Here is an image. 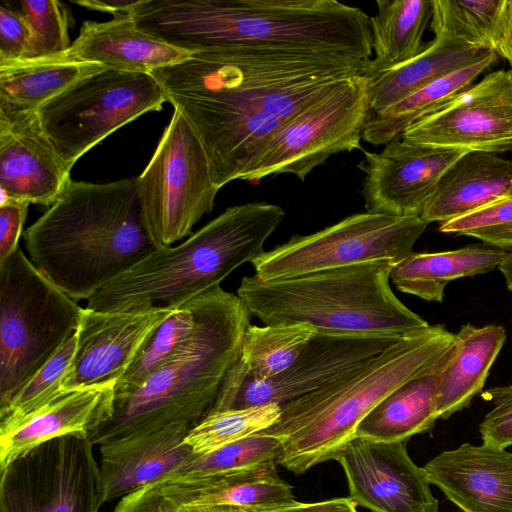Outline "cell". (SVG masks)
Masks as SVG:
<instances>
[{
    "label": "cell",
    "instance_id": "obj_48",
    "mask_svg": "<svg viewBox=\"0 0 512 512\" xmlns=\"http://www.w3.org/2000/svg\"><path fill=\"white\" fill-rule=\"evenodd\" d=\"M481 396L485 401L493 404L494 410L512 409V384L489 388L482 392Z\"/></svg>",
    "mask_w": 512,
    "mask_h": 512
},
{
    "label": "cell",
    "instance_id": "obj_7",
    "mask_svg": "<svg viewBox=\"0 0 512 512\" xmlns=\"http://www.w3.org/2000/svg\"><path fill=\"white\" fill-rule=\"evenodd\" d=\"M389 260H376L264 281L245 276L237 295L265 325L306 324L334 335L404 337L429 324L389 284Z\"/></svg>",
    "mask_w": 512,
    "mask_h": 512
},
{
    "label": "cell",
    "instance_id": "obj_49",
    "mask_svg": "<svg viewBox=\"0 0 512 512\" xmlns=\"http://www.w3.org/2000/svg\"><path fill=\"white\" fill-rule=\"evenodd\" d=\"M499 270L504 276L507 288L512 291V250L508 251L507 256L499 266Z\"/></svg>",
    "mask_w": 512,
    "mask_h": 512
},
{
    "label": "cell",
    "instance_id": "obj_36",
    "mask_svg": "<svg viewBox=\"0 0 512 512\" xmlns=\"http://www.w3.org/2000/svg\"><path fill=\"white\" fill-rule=\"evenodd\" d=\"M277 404L208 413L190 428L184 444L197 456L272 427L280 418Z\"/></svg>",
    "mask_w": 512,
    "mask_h": 512
},
{
    "label": "cell",
    "instance_id": "obj_39",
    "mask_svg": "<svg viewBox=\"0 0 512 512\" xmlns=\"http://www.w3.org/2000/svg\"><path fill=\"white\" fill-rule=\"evenodd\" d=\"M25 18L30 40L21 61L52 59L71 46L66 7L56 0L20 1L17 8Z\"/></svg>",
    "mask_w": 512,
    "mask_h": 512
},
{
    "label": "cell",
    "instance_id": "obj_14",
    "mask_svg": "<svg viewBox=\"0 0 512 512\" xmlns=\"http://www.w3.org/2000/svg\"><path fill=\"white\" fill-rule=\"evenodd\" d=\"M401 338L316 332L288 369L262 380L250 377L236 361L208 413L267 404L282 406L354 373Z\"/></svg>",
    "mask_w": 512,
    "mask_h": 512
},
{
    "label": "cell",
    "instance_id": "obj_29",
    "mask_svg": "<svg viewBox=\"0 0 512 512\" xmlns=\"http://www.w3.org/2000/svg\"><path fill=\"white\" fill-rule=\"evenodd\" d=\"M434 38L494 52L512 69V0H433Z\"/></svg>",
    "mask_w": 512,
    "mask_h": 512
},
{
    "label": "cell",
    "instance_id": "obj_40",
    "mask_svg": "<svg viewBox=\"0 0 512 512\" xmlns=\"http://www.w3.org/2000/svg\"><path fill=\"white\" fill-rule=\"evenodd\" d=\"M30 40L28 24L16 8L0 7V63L21 61Z\"/></svg>",
    "mask_w": 512,
    "mask_h": 512
},
{
    "label": "cell",
    "instance_id": "obj_13",
    "mask_svg": "<svg viewBox=\"0 0 512 512\" xmlns=\"http://www.w3.org/2000/svg\"><path fill=\"white\" fill-rule=\"evenodd\" d=\"M368 114L364 75L347 81L291 119L240 180L256 182L288 173L304 181L330 156L361 148Z\"/></svg>",
    "mask_w": 512,
    "mask_h": 512
},
{
    "label": "cell",
    "instance_id": "obj_42",
    "mask_svg": "<svg viewBox=\"0 0 512 512\" xmlns=\"http://www.w3.org/2000/svg\"><path fill=\"white\" fill-rule=\"evenodd\" d=\"M28 207L29 203L15 200L0 203V264L19 248Z\"/></svg>",
    "mask_w": 512,
    "mask_h": 512
},
{
    "label": "cell",
    "instance_id": "obj_3",
    "mask_svg": "<svg viewBox=\"0 0 512 512\" xmlns=\"http://www.w3.org/2000/svg\"><path fill=\"white\" fill-rule=\"evenodd\" d=\"M24 240L34 266L76 302L159 249L144 223L136 177L72 180Z\"/></svg>",
    "mask_w": 512,
    "mask_h": 512
},
{
    "label": "cell",
    "instance_id": "obj_11",
    "mask_svg": "<svg viewBox=\"0 0 512 512\" xmlns=\"http://www.w3.org/2000/svg\"><path fill=\"white\" fill-rule=\"evenodd\" d=\"M428 223L421 216L363 212L308 235H295L252 264L264 281L376 260L394 265L413 251Z\"/></svg>",
    "mask_w": 512,
    "mask_h": 512
},
{
    "label": "cell",
    "instance_id": "obj_1",
    "mask_svg": "<svg viewBox=\"0 0 512 512\" xmlns=\"http://www.w3.org/2000/svg\"><path fill=\"white\" fill-rule=\"evenodd\" d=\"M370 61L225 49L194 52L150 74L193 128L220 189L241 179L296 115L347 81L366 75Z\"/></svg>",
    "mask_w": 512,
    "mask_h": 512
},
{
    "label": "cell",
    "instance_id": "obj_19",
    "mask_svg": "<svg viewBox=\"0 0 512 512\" xmlns=\"http://www.w3.org/2000/svg\"><path fill=\"white\" fill-rule=\"evenodd\" d=\"M70 171L37 112H0L1 203L15 200L49 208L72 181Z\"/></svg>",
    "mask_w": 512,
    "mask_h": 512
},
{
    "label": "cell",
    "instance_id": "obj_37",
    "mask_svg": "<svg viewBox=\"0 0 512 512\" xmlns=\"http://www.w3.org/2000/svg\"><path fill=\"white\" fill-rule=\"evenodd\" d=\"M77 350L75 333L0 411V433L6 432L61 395L63 379Z\"/></svg>",
    "mask_w": 512,
    "mask_h": 512
},
{
    "label": "cell",
    "instance_id": "obj_17",
    "mask_svg": "<svg viewBox=\"0 0 512 512\" xmlns=\"http://www.w3.org/2000/svg\"><path fill=\"white\" fill-rule=\"evenodd\" d=\"M467 151L396 138L380 152L364 151L361 195L367 212L421 216L445 171Z\"/></svg>",
    "mask_w": 512,
    "mask_h": 512
},
{
    "label": "cell",
    "instance_id": "obj_4",
    "mask_svg": "<svg viewBox=\"0 0 512 512\" xmlns=\"http://www.w3.org/2000/svg\"><path fill=\"white\" fill-rule=\"evenodd\" d=\"M284 218L280 206L267 202L229 207L184 242L157 249L111 280L86 307L102 312L174 309L262 255Z\"/></svg>",
    "mask_w": 512,
    "mask_h": 512
},
{
    "label": "cell",
    "instance_id": "obj_31",
    "mask_svg": "<svg viewBox=\"0 0 512 512\" xmlns=\"http://www.w3.org/2000/svg\"><path fill=\"white\" fill-rule=\"evenodd\" d=\"M107 69L55 58L0 63V112L30 113L79 80Z\"/></svg>",
    "mask_w": 512,
    "mask_h": 512
},
{
    "label": "cell",
    "instance_id": "obj_8",
    "mask_svg": "<svg viewBox=\"0 0 512 512\" xmlns=\"http://www.w3.org/2000/svg\"><path fill=\"white\" fill-rule=\"evenodd\" d=\"M82 309L20 248L0 264V411L76 333Z\"/></svg>",
    "mask_w": 512,
    "mask_h": 512
},
{
    "label": "cell",
    "instance_id": "obj_38",
    "mask_svg": "<svg viewBox=\"0 0 512 512\" xmlns=\"http://www.w3.org/2000/svg\"><path fill=\"white\" fill-rule=\"evenodd\" d=\"M280 449V439L260 432L207 454L196 456L166 479H197L261 463L276 462Z\"/></svg>",
    "mask_w": 512,
    "mask_h": 512
},
{
    "label": "cell",
    "instance_id": "obj_35",
    "mask_svg": "<svg viewBox=\"0 0 512 512\" xmlns=\"http://www.w3.org/2000/svg\"><path fill=\"white\" fill-rule=\"evenodd\" d=\"M316 332L306 324H250L237 361L252 378L276 376L297 360Z\"/></svg>",
    "mask_w": 512,
    "mask_h": 512
},
{
    "label": "cell",
    "instance_id": "obj_20",
    "mask_svg": "<svg viewBox=\"0 0 512 512\" xmlns=\"http://www.w3.org/2000/svg\"><path fill=\"white\" fill-rule=\"evenodd\" d=\"M422 468L463 512H512V453L503 448L463 443Z\"/></svg>",
    "mask_w": 512,
    "mask_h": 512
},
{
    "label": "cell",
    "instance_id": "obj_41",
    "mask_svg": "<svg viewBox=\"0 0 512 512\" xmlns=\"http://www.w3.org/2000/svg\"><path fill=\"white\" fill-rule=\"evenodd\" d=\"M508 224H512V197L442 223L439 226V231L442 233L465 235L470 231Z\"/></svg>",
    "mask_w": 512,
    "mask_h": 512
},
{
    "label": "cell",
    "instance_id": "obj_43",
    "mask_svg": "<svg viewBox=\"0 0 512 512\" xmlns=\"http://www.w3.org/2000/svg\"><path fill=\"white\" fill-rule=\"evenodd\" d=\"M113 512L184 511L160 491L157 482H153L123 496Z\"/></svg>",
    "mask_w": 512,
    "mask_h": 512
},
{
    "label": "cell",
    "instance_id": "obj_30",
    "mask_svg": "<svg viewBox=\"0 0 512 512\" xmlns=\"http://www.w3.org/2000/svg\"><path fill=\"white\" fill-rule=\"evenodd\" d=\"M508 251L485 246L415 253L393 265L390 279L401 292L430 302H442L446 285L499 268Z\"/></svg>",
    "mask_w": 512,
    "mask_h": 512
},
{
    "label": "cell",
    "instance_id": "obj_22",
    "mask_svg": "<svg viewBox=\"0 0 512 512\" xmlns=\"http://www.w3.org/2000/svg\"><path fill=\"white\" fill-rule=\"evenodd\" d=\"M190 52L141 29L127 14L105 22L84 21L70 48L55 59L94 63L107 69L145 72L187 59Z\"/></svg>",
    "mask_w": 512,
    "mask_h": 512
},
{
    "label": "cell",
    "instance_id": "obj_23",
    "mask_svg": "<svg viewBox=\"0 0 512 512\" xmlns=\"http://www.w3.org/2000/svg\"><path fill=\"white\" fill-rule=\"evenodd\" d=\"M116 382L65 390L14 428L0 433V469L23 452L68 434L90 437L112 415Z\"/></svg>",
    "mask_w": 512,
    "mask_h": 512
},
{
    "label": "cell",
    "instance_id": "obj_18",
    "mask_svg": "<svg viewBox=\"0 0 512 512\" xmlns=\"http://www.w3.org/2000/svg\"><path fill=\"white\" fill-rule=\"evenodd\" d=\"M172 310L102 312L83 308L76 331L77 350L63 389L117 383Z\"/></svg>",
    "mask_w": 512,
    "mask_h": 512
},
{
    "label": "cell",
    "instance_id": "obj_34",
    "mask_svg": "<svg viewBox=\"0 0 512 512\" xmlns=\"http://www.w3.org/2000/svg\"><path fill=\"white\" fill-rule=\"evenodd\" d=\"M216 286L174 308L143 345L134 362L117 381L115 394L127 392L180 353L191 341L213 307Z\"/></svg>",
    "mask_w": 512,
    "mask_h": 512
},
{
    "label": "cell",
    "instance_id": "obj_26",
    "mask_svg": "<svg viewBox=\"0 0 512 512\" xmlns=\"http://www.w3.org/2000/svg\"><path fill=\"white\" fill-rule=\"evenodd\" d=\"M453 341L433 362L383 398L359 423L354 437L406 442L430 430L437 417V399Z\"/></svg>",
    "mask_w": 512,
    "mask_h": 512
},
{
    "label": "cell",
    "instance_id": "obj_10",
    "mask_svg": "<svg viewBox=\"0 0 512 512\" xmlns=\"http://www.w3.org/2000/svg\"><path fill=\"white\" fill-rule=\"evenodd\" d=\"M136 187L146 228L158 248L188 236L214 206L219 189L212 181L205 150L186 118L174 109Z\"/></svg>",
    "mask_w": 512,
    "mask_h": 512
},
{
    "label": "cell",
    "instance_id": "obj_25",
    "mask_svg": "<svg viewBox=\"0 0 512 512\" xmlns=\"http://www.w3.org/2000/svg\"><path fill=\"white\" fill-rule=\"evenodd\" d=\"M512 197V160L467 151L442 175L421 218L445 223Z\"/></svg>",
    "mask_w": 512,
    "mask_h": 512
},
{
    "label": "cell",
    "instance_id": "obj_16",
    "mask_svg": "<svg viewBox=\"0 0 512 512\" xmlns=\"http://www.w3.org/2000/svg\"><path fill=\"white\" fill-rule=\"evenodd\" d=\"M342 466L349 497L372 512H438L422 467L410 458L405 442L353 437L334 455Z\"/></svg>",
    "mask_w": 512,
    "mask_h": 512
},
{
    "label": "cell",
    "instance_id": "obj_9",
    "mask_svg": "<svg viewBox=\"0 0 512 512\" xmlns=\"http://www.w3.org/2000/svg\"><path fill=\"white\" fill-rule=\"evenodd\" d=\"M166 95L150 74L104 69L37 110L43 131L69 169L86 152L139 116L159 111Z\"/></svg>",
    "mask_w": 512,
    "mask_h": 512
},
{
    "label": "cell",
    "instance_id": "obj_47",
    "mask_svg": "<svg viewBox=\"0 0 512 512\" xmlns=\"http://www.w3.org/2000/svg\"><path fill=\"white\" fill-rule=\"evenodd\" d=\"M141 0H73V3L88 10L107 12L115 15L130 13Z\"/></svg>",
    "mask_w": 512,
    "mask_h": 512
},
{
    "label": "cell",
    "instance_id": "obj_24",
    "mask_svg": "<svg viewBox=\"0 0 512 512\" xmlns=\"http://www.w3.org/2000/svg\"><path fill=\"white\" fill-rule=\"evenodd\" d=\"M275 461L197 479L157 481L160 491L182 509L259 510L295 501Z\"/></svg>",
    "mask_w": 512,
    "mask_h": 512
},
{
    "label": "cell",
    "instance_id": "obj_12",
    "mask_svg": "<svg viewBox=\"0 0 512 512\" xmlns=\"http://www.w3.org/2000/svg\"><path fill=\"white\" fill-rule=\"evenodd\" d=\"M93 446L87 436L68 434L20 454L0 469V512H98Z\"/></svg>",
    "mask_w": 512,
    "mask_h": 512
},
{
    "label": "cell",
    "instance_id": "obj_28",
    "mask_svg": "<svg viewBox=\"0 0 512 512\" xmlns=\"http://www.w3.org/2000/svg\"><path fill=\"white\" fill-rule=\"evenodd\" d=\"M506 340L502 325H463L453 338V354L439 387L438 419L466 408L479 394Z\"/></svg>",
    "mask_w": 512,
    "mask_h": 512
},
{
    "label": "cell",
    "instance_id": "obj_5",
    "mask_svg": "<svg viewBox=\"0 0 512 512\" xmlns=\"http://www.w3.org/2000/svg\"><path fill=\"white\" fill-rule=\"evenodd\" d=\"M454 334L428 325L401 338L354 373L282 406L265 433L281 441L276 463L301 474L334 458L362 419L388 394L437 359Z\"/></svg>",
    "mask_w": 512,
    "mask_h": 512
},
{
    "label": "cell",
    "instance_id": "obj_2",
    "mask_svg": "<svg viewBox=\"0 0 512 512\" xmlns=\"http://www.w3.org/2000/svg\"><path fill=\"white\" fill-rule=\"evenodd\" d=\"M143 30L184 51L247 49L370 60V17L336 0H141Z\"/></svg>",
    "mask_w": 512,
    "mask_h": 512
},
{
    "label": "cell",
    "instance_id": "obj_44",
    "mask_svg": "<svg viewBox=\"0 0 512 512\" xmlns=\"http://www.w3.org/2000/svg\"><path fill=\"white\" fill-rule=\"evenodd\" d=\"M482 443L499 448L512 445V409L497 411L492 409L479 426Z\"/></svg>",
    "mask_w": 512,
    "mask_h": 512
},
{
    "label": "cell",
    "instance_id": "obj_45",
    "mask_svg": "<svg viewBox=\"0 0 512 512\" xmlns=\"http://www.w3.org/2000/svg\"><path fill=\"white\" fill-rule=\"evenodd\" d=\"M350 497L335 498L321 502L289 504L255 510V512H358Z\"/></svg>",
    "mask_w": 512,
    "mask_h": 512
},
{
    "label": "cell",
    "instance_id": "obj_50",
    "mask_svg": "<svg viewBox=\"0 0 512 512\" xmlns=\"http://www.w3.org/2000/svg\"><path fill=\"white\" fill-rule=\"evenodd\" d=\"M185 512H255V510L246 509H231V508H210V509H197V510H186Z\"/></svg>",
    "mask_w": 512,
    "mask_h": 512
},
{
    "label": "cell",
    "instance_id": "obj_27",
    "mask_svg": "<svg viewBox=\"0 0 512 512\" xmlns=\"http://www.w3.org/2000/svg\"><path fill=\"white\" fill-rule=\"evenodd\" d=\"M490 53L492 51L434 38L412 60L378 73L366 74L369 113L381 112L436 79Z\"/></svg>",
    "mask_w": 512,
    "mask_h": 512
},
{
    "label": "cell",
    "instance_id": "obj_32",
    "mask_svg": "<svg viewBox=\"0 0 512 512\" xmlns=\"http://www.w3.org/2000/svg\"><path fill=\"white\" fill-rule=\"evenodd\" d=\"M495 53L442 76L404 100L377 113H369L362 139L375 146L400 138L419 119L446 105L474 84V81L497 60Z\"/></svg>",
    "mask_w": 512,
    "mask_h": 512
},
{
    "label": "cell",
    "instance_id": "obj_33",
    "mask_svg": "<svg viewBox=\"0 0 512 512\" xmlns=\"http://www.w3.org/2000/svg\"><path fill=\"white\" fill-rule=\"evenodd\" d=\"M370 17L374 58L367 74L406 63L425 48L423 35L432 18L433 0H377Z\"/></svg>",
    "mask_w": 512,
    "mask_h": 512
},
{
    "label": "cell",
    "instance_id": "obj_6",
    "mask_svg": "<svg viewBox=\"0 0 512 512\" xmlns=\"http://www.w3.org/2000/svg\"><path fill=\"white\" fill-rule=\"evenodd\" d=\"M250 316L237 294L221 288L188 345L136 387L115 394L112 415L89 437L91 442L100 446L174 424L198 423L240 356Z\"/></svg>",
    "mask_w": 512,
    "mask_h": 512
},
{
    "label": "cell",
    "instance_id": "obj_21",
    "mask_svg": "<svg viewBox=\"0 0 512 512\" xmlns=\"http://www.w3.org/2000/svg\"><path fill=\"white\" fill-rule=\"evenodd\" d=\"M191 427L174 424L100 445L103 503L169 478L192 461L197 455L183 442Z\"/></svg>",
    "mask_w": 512,
    "mask_h": 512
},
{
    "label": "cell",
    "instance_id": "obj_46",
    "mask_svg": "<svg viewBox=\"0 0 512 512\" xmlns=\"http://www.w3.org/2000/svg\"><path fill=\"white\" fill-rule=\"evenodd\" d=\"M464 236L476 238L488 245L506 250H512V224L479 229L466 233Z\"/></svg>",
    "mask_w": 512,
    "mask_h": 512
},
{
    "label": "cell",
    "instance_id": "obj_15",
    "mask_svg": "<svg viewBox=\"0 0 512 512\" xmlns=\"http://www.w3.org/2000/svg\"><path fill=\"white\" fill-rule=\"evenodd\" d=\"M400 138L437 148L496 154L512 151V69L487 74L410 125Z\"/></svg>",
    "mask_w": 512,
    "mask_h": 512
}]
</instances>
